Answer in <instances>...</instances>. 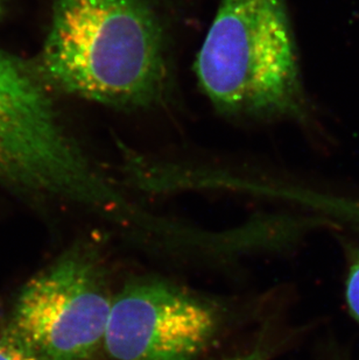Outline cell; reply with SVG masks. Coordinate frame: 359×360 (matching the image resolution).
Returning <instances> with one entry per match:
<instances>
[{"instance_id":"obj_1","label":"cell","mask_w":359,"mask_h":360,"mask_svg":"<svg viewBox=\"0 0 359 360\" xmlns=\"http://www.w3.org/2000/svg\"><path fill=\"white\" fill-rule=\"evenodd\" d=\"M39 70L51 88L120 112L163 109L177 85L156 0H53Z\"/></svg>"},{"instance_id":"obj_2","label":"cell","mask_w":359,"mask_h":360,"mask_svg":"<svg viewBox=\"0 0 359 360\" xmlns=\"http://www.w3.org/2000/svg\"><path fill=\"white\" fill-rule=\"evenodd\" d=\"M193 70L201 92L225 118L312 120L287 0H220Z\"/></svg>"},{"instance_id":"obj_3","label":"cell","mask_w":359,"mask_h":360,"mask_svg":"<svg viewBox=\"0 0 359 360\" xmlns=\"http://www.w3.org/2000/svg\"><path fill=\"white\" fill-rule=\"evenodd\" d=\"M40 70L0 51V184L88 207L124 225L137 204L78 146Z\"/></svg>"},{"instance_id":"obj_4","label":"cell","mask_w":359,"mask_h":360,"mask_svg":"<svg viewBox=\"0 0 359 360\" xmlns=\"http://www.w3.org/2000/svg\"><path fill=\"white\" fill-rule=\"evenodd\" d=\"M113 295L99 248L78 243L25 283L5 328L40 360H94Z\"/></svg>"},{"instance_id":"obj_5","label":"cell","mask_w":359,"mask_h":360,"mask_svg":"<svg viewBox=\"0 0 359 360\" xmlns=\"http://www.w3.org/2000/svg\"><path fill=\"white\" fill-rule=\"evenodd\" d=\"M217 303L160 276L115 292L103 351L110 360H200L220 335Z\"/></svg>"},{"instance_id":"obj_6","label":"cell","mask_w":359,"mask_h":360,"mask_svg":"<svg viewBox=\"0 0 359 360\" xmlns=\"http://www.w3.org/2000/svg\"><path fill=\"white\" fill-rule=\"evenodd\" d=\"M342 246L346 262V306L350 315L359 323V244L350 239H342Z\"/></svg>"},{"instance_id":"obj_7","label":"cell","mask_w":359,"mask_h":360,"mask_svg":"<svg viewBox=\"0 0 359 360\" xmlns=\"http://www.w3.org/2000/svg\"><path fill=\"white\" fill-rule=\"evenodd\" d=\"M0 360H40L10 330H0Z\"/></svg>"},{"instance_id":"obj_8","label":"cell","mask_w":359,"mask_h":360,"mask_svg":"<svg viewBox=\"0 0 359 360\" xmlns=\"http://www.w3.org/2000/svg\"><path fill=\"white\" fill-rule=\"evenodd\" d=\"M223 360H266V354L264 350H261L260 347H253L244 354H238Z\"/></svg>"},{"instance_id":"obj_9","label":"cell","mask_w":359,"mask_h":360,"mask_svg":"<svg viewBox=\"0 0 359 360\" xmlns=\"http://www.w3.org/2000/svg\"><path fill=\"white\" fill-rule=\"evenodd\" d=\"M4 6V0H0V14H1V11H3Z\"/></svg>"}]
</instances>
